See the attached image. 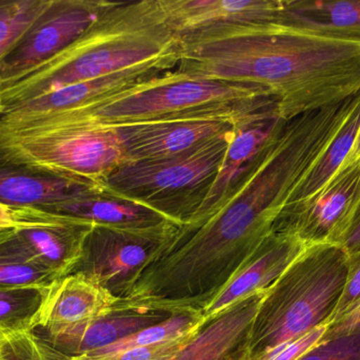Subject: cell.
I'll list each match as a JSON object with an SVG mask.
<instances>
[{
    "label": "cell",
    "instance_id": "obj_20",
    "mask_svg": "<svg viewBox=\"0 0 360 360\" xmlns=\"http://www.w3.org/2000/svg\"><path fill=\"white\" fill-rule=\"evenodd\" d=\"M40 209L77 218L93 225L120 230H147L170 222L175 223L160 211L103 187Z\"/></svg>",
    "mask_w": 360,
    "mask_h": 360
},
{
    "label": "cell",
    "instance_id": "obj_7",
    "mask_svg": "<svg viewBox=\"0 0 360 360\" xmlns=\"http://www.w3.org/2000/svg\"><path fill=\"white\" fill-rule=\"evenodd\" d=\"M180 226L172 222L147 230L95 225L86 237L82 259L73 273H82L124 299L143 271L168 247Z\"/></svg>",
    "mask_w": 360,
    "mask_h": 360
},
{
    "label": "cell",
    "instance_id": "obj_12",
    "mask_svg": "<svg viewBox=\"0 0 360 360\" xmlns=\"http://www.w3.org/2000/svg\"><path fill=\"white\" fill-rule=\"evenodd\" d=\"M287 122L275 106L236 125L211 190L188 224H196L207 219L226 202Z\"/></svg>",
    "mask_w": 360,
    "mask_h": 360
},
{
    "label": "cell",
    "instance_id": "obj_27",
    "mask_svg": "<svg viewBox=\"0 0 360 360\" xmlns=\"http://www.w3.org/2000/svg\"><path fill=\"white\" fill-rule=\"evenodd\" d=\"M298 360H360V329L321 340Z\"/></svg>",
    "mask_w": 360,
    "mask_h": 360
},
{
    "label": "cell",
    "instance_id": "obj_5",
    "mask_svg": "<svg viewBox=\"0 0 360 360\" xmlns=\"http://www.w3.org/2000/svg\"><path fill=\"white\" fill-rule=\"evenodd\" d=\"M233 133L170 158L128 161L101 185L186 225L211 190Z\"/></svg>",
    "mask_w": 360,
    "mask_h": 360
},
{
    "label": "cell",
    "instance_id": "obj_17",
    "mask_svg": "<svg viewBox=\"0 0 360 360\" xmlns=\"http://www.w3.org/2000/svg\"><path fill=\"white\" fill-rule=\"evenodd\" d=\"M264 294L251 296L205 323L172 360H248L252 325Z\"/></svg>",
    "mask_w": 360,
    "mask_h": 360
},
{
    "label": "cell",
    "instance_id": "obj_35",
    "mask_svg": "<svg viewBox=\"0 0 360 360\" xmlns=\"http://www.w3.org/2000/svg\"><path fill=\"white\" fill-rule=\"evenodd\" d=\"M1 86L2 82L1 80H0V114H1L2 111H4V101H2Z\"/></svg>",
    "mask_w": 360,
    "mask_h": 360
},
{
    "label": "cell",
    "instance_id": "obj_26",
    "mask_svg": "<svg viewBox=\"0 0 360 360\" xmlns=\"http://www.w3.org/2000/svg\"><path fill=\"white\" fill-rule=\"evenodd\" d=\"M0 360H70L36 332H0Z\"/></svg>",
    "mask_w": 360,
    "mask_h": 360
},
{
    "label": "cell",
    "instance_id": "obj_13",
    "mask_svg": "<svg viewBox=\"0 0 360 360\" xmlns=\"http://www.w3.org/2000/svg\"><path fill=\"white\" fill-rule=\"evenodd\" d=\"M226 120H174L115 127L128 161L170 158L234 132Z\"/></svg>",
    "mask_w": 360,
    "mask_h": 360
},
{
    "label": "cell",
    "instance_id": "obj_9",
    "mask_svg": "<svg viewBox=\"0 0 360 360\" xmlns=\"http://www.w3.org/2000/svg\"><path fill=\"white\" fill-rule=\"evenodd\" d=\"M359 202L360 160L340 170L314 196L283 209L274 232L295 235L307 245H338Z\"/></svg>",
    "mask_w": 360,
    "mask_h": 360
},
{
    "label": "cell",
    "instance_id": "obj_31",
    "mask_svg": "<svg viewBox=\"0 0 360 360\" xmlns=\"http://www.w3.org/2000/svg\"><path fill=\"white\" fill-rule=\"evenodd\" d=\"M40 222V216L34 207H17L0 203V232L33 228Z\"/></svg>",
    "mask_w": 360,
    "mask_h": 360
},
{
    "label": "cell",
    "instance_id": "obj_3",
    "mask_svg": "<svg viewBox=\"0 0 360 360\" xmlns=\"http://www.w3.org/2000/svg\"><path fill=\"white\" fill-rule=\"evenodd\" d=\"M180 38L158 0L114 1L75 42L13 82L2 84L4 108L77 82L179 56Z\"/></svg>",
    "mask_w": 360,
    "mask_h": 360
},
{
    "label": "cell",
    "instance_id": "obj_25",
    "mask_svg": "<svg viewBox=\"0 0 360 360\" xmlns=\"http://www.w3.org/2000/svg\"><path fill=\"white\" fill-rule=\"evenodd\" d=\"M49 0H0V59L46 8Z\"/></svg>",
    "mask_w": 360,
    "mask_h": 360
},
{
    "label": "cell",
    "instance_id": "obj_21",
    "mask_svg": "<svg viewBox=\"0 0 360 360\" xmlns=\"http://www.w3.org/2000/svg\"><path fill=\"white\" fill-rule=\"evenodd\" d=\"M276 21L327 37L360 40V0H285Z\"/></svg>",
    "mask_w": 360,
    "mask_h": 360
},
{
    "label": "cell",
    "instance_id": "obj_30",
    "mask_svg": "<svg viewBox=\"0 0 360 360\" xmlns=\"http://www.w3.org/2000/svg\"><path fill=\"white\" fill-rule=\"evenodd\" d=\"M360 304V252L349 255V268L346 283L338 308L334 312L333 318L330 321H338L349 314Z\"/></svg>",
    "mask_w": 360,
    "mask_h": 360
},
{
    "label": "cell",
    "instance_id": "obj_23",
    "mask_svg": "<svg viewBox=\"0 0 360 360\" xmlns=\"http://www.w3.org/2000/svg\"><path fill=\"white\" fill-rule=\"evenodd\" d=\"M58 279L32 258L16 230L0 232V287L46 290Z\"/></svg>",
    "mask_w": 360,
    "mask_h": 360
},
{
    "label": "cell",
    "instance_id": "obj_10",
    "mask_svg": "<svg viewBox=\"0 0 360 360\" xmlns=\"http://www.w3.org/2000/svg\"><path fill=\"white\" fill-rule=\"evenodd\" d=\"M308 247L310 245L295 235L271 232L213 299L203 306L200 311L203 325L238 302L268 291Z\"/></svg>",
    "mask_w": 360,
    "mask_h": 360
},
{
    "label": "cell",
    "instance_id": "obj_24",
    "mask_svg": "<svg viewBox=\"0 0 360 360\" xmlns=\"http://www.w3.org/2000/svg\"><path fill=\"white\" fill-rule=\"evenodd\" d=\"M46 290L0 287V332L34 331Z\"/></svg>",
    "mask_w": 360,
    "mask_h": 360
},
{
    "label": "cell",
    "instance_id": "obj_2",
    "mask_svg": "<svg viewBox=\"0 0 360 360\" xmlns=\"http://www.w3.org/2000/svg\"><path fill=\"white\" fill-rule=\"evenodd\" d=\"M277 106L266 89L195 77L171 70L158 77L72 111L8 118L11 132H41L69 127H115L174 120H214L238 124Z\"/></svg>",
    "mask_w": 360,
    "mask_h": 360
},
{
    "label": "cell",
    "instance_id": "obj_1",
    "mask_svg": "<svg viewBox=\"0 0 360 360\" xmlns=\"http://www.w3.org/2000/svg\"><path fill=\"white\" fill-rule=\"evenodd\" d=\"M179 38L176 71L266 89L287 120L360 92V40L277 21L218 25Z\"/></svg>",
    "mask_w": 360,
    "mask_h": 360
},
{
    "label": "cell",
    "instance_id": "obj_18",
    "mask_svg": "<svg viewBox=\"0 0 360 360\" xmlns=\"http://www.w3.org/2000/svg\"><path fill=\"white\" fill-rule=\"evenodd\" d=\"M170 316L165 313L122 311L67 329L34 332L61 354L71 359L94 354Z\"/></svg>",
    "mask_w": 360,
    "mask_h": 360
},
{
    "label": "cell",
    "instance_id": "obj_22",
    "mask_svg": "<svg viewBox=\"0 0 360 360\" xmlns=\"http://www.w3.org/2000/svg\"><path fill=\"white\" fill-rule=\"evenodd\" d=\"M360 126V99L329 145L296 186L285 209L311 198L342 169L356 141Z\"/></svg>",
    "mask_w": 360,
    "mask_h": 360
},
{
    "label": "cell",
    "instance_id": "obj_32",
    "mask_svg": "<svg viewBox=\"0 0 360 360\" xmlns=\"http://www.w3.org/2000/svg\"><path fill=\"white\" fill-rule=\"evenodd\" d=\"M360 329V304L349 314L328 325L327 332L323 340H330L336 336L345 335Z\"/></svg>",
    "mask_w": 360,
    "mask_h": 360
},
{
    "label": "cell",
    "instance_id": "obj_4",
    "mask_svg": "<svg viewBox=\"0 0 360 360\" xmlns=\"http://www.w3.org/2000/svg\"><path fill=\"white\" fill-rule=\"evenodd\" d=\"M349 255L338 244L310 245L266 292L252 325L248 360L328 325L344 291Z\"/></svg>",
    "mask_w": 360,
    "mask_h": 360
},
{
    "label": "cell",
    "instance_id": "obj_19",
    "mask_svg": "<svg viewBox=\"0 0 360 360\" xmlns=\"http://www.w3.org/2000/svg\"><path fill=\"white\" fill-rule=\"evenodd\" d=\"M90 222L52 213L46 223L16 230L34 260L58 278L71 275L79 263Z\"/></svg>",
    "mask_w": 360,
    "mask_h": 360
},
{
    "label": "cell",
    "instance_id": "obj_28",
    "mask_svg": "<svg viewBox=\"0 0 360 360\" xmlns=\"http://www.w3.org/2000/svg\"><path fill=\"white\" fill-rule=\"evenodd\" d=\"M195 337V336H194ZM177 340L158 346L126 349L105 354L71 357L70 360H172L192 338Z\"/></svg>",
    "mask_w": 360,
    "mask_h": 360
},
{
    "label": "cell",
    "instance_id": "obj_15",
    "mask_svg": "<svg viewBox=\"0 0 360 360\" xmlns=\"http://www.w3.org/2000/svg\"><path fill=\"white\" fill-rule=\"evenodd\" d=\"M285 0H158L179 37L218 25L276 21Z\"/></svg>",
    "mask_w": 360,
    "mask_h": 360
},
{
    "label": "cell",
    "instance_id": "obj_11",
    "mask_svg": "<svg viewBox=\"0 0 360 360\" xmlns=\"http://www.w3.org/2000/svg\"><path fill=\"white\" fill-rule=\"evenodd\" d=\"M179 61V56L167 57L96 80L69 85L46 94L4 107L0 116L10 118H37L88 107L146 80L176 69Z\"/></svg>",
    "mask_w": 360,
    "mask_h": 360
},
{
    "label": "cell",
    "instance_id": "obj_6",
    "mask_svg": "<svg viewBox=\"0 0 360 360\" xmlns=\"http://www.w3.org/2000/svg\"><path fill=\"white\" fill-rule=\"evenodd\" d=\"M0 151L27 166L99 184L128 162L115 128L69 127L41 132L0 131Z\"/></svg>",
    "mask_w": 360,
    "mask_h": 360
},
{
    "label": "cell",
    "instance_id": "obj_14",
    "mask_svg": "<svg viewBox=\"0 0 360 360\" xmlns=\"http://www.w3.org/2000/svg\"><path fill=\"white\" fill-rule=\"evenodd\" d=\"M120 302L96 281L82 273H73L46 290L34 331L67 329L122 312Z\"/></svg>",
    "mask_w": 360,
    "mask_h": 360
},
{
    "label": "cell",
    "instance_id": "obj_29",
    "mask_svg": "<svg viewBox=\"0 0 360 360\" xmlns=\"http://www.w3.org/2000/svg\"><path fill=\"white\" fill-rule=\"evenodd\" d=\"M328 325H321L304 335L281 345L266 356L257 360H298L323 340Z\"/></svg>",
    "mask_w": 360,
    "mask_h": 360
},
{
    "label": "cell",
    "instance_id": "obj_33",
    "mask_svg": "<svg viewBox=\"0 0 360 360\" xmlns=\"http://www.w3.org/2000/svg\"><path fill=\"white\" fill-rule=\"evenodd\" d=\"M338 245L342 247L348 255H353L360 252V202Z\"/></svg>",
    "mask_w": 360,
    "mask_h": 360
},
{
    "label": "cell",
    "instance_id": "obj_34",
    "mask_svg": "<svg viewBox=\"0 0 360 360\" xmlns=\"http://www.w3.org/2000/svg\"><path fill=\"white\" fill-rule=\"evenodd\" d=\"M360 160V126L359 133H357L356 141H355L354 146H353L352 151L349 154L348 158H347L346 162L342 165V169L347 168V167L350 166V165L354 164V163L359 162Z\"/></svg>",
    "mask_w": 360,
    "mask_h": 360
},
{
    "label": "cell",
    "instance_id": "obj_8",
    "mask_svg": "<svg viewBox=\"0 0 360 360\" xmlns=\"http://www.w3.org/2000/svg\"><path fill=\"white\" fill-rule=\"evenodd\" d=\"M114 1L49 0L10 50L0 59V80L13 82L50 61L82 35Z\"/></svg>",
    "mask_w": 360,
    "mask_h": 360
},
{
    "label": "cell",
    "instance_id": "obj_16",
    "mask_svg": "<svg viewBox=\"0 0 360 360\" xmlns=\"http://www.w3.org/2000/svg\"><path fill=\"white\" fill-rule=\"evenodd\" d=\"M101 188L99 184L21 164L0 151V203L4 204L44 209Z\"/></svg>",
    "mask_w": 360,
    "mask_h": 360
}]
</instances>
